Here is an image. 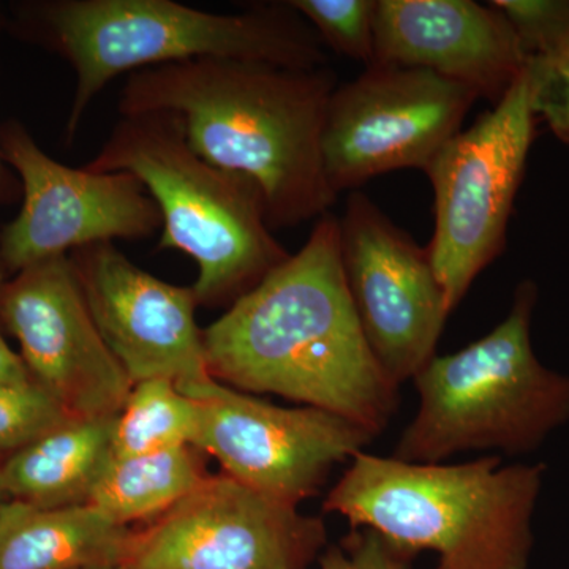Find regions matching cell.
Segmentation results:
<instances>
[{"mask_svg": "<svg viewBox=\"0 0 569 569\" xmlns=\"http://www.w3.org/2000/svg\"><path fill=\"white\" fill-rule=\"evenodd\" d=\"M209 376L350 419L377 437L399 387L367 346L348 293L339 219L325 213L298 253L203 329Z\"/></svg>", "mask_w": 569, "mask_h": 569, "instance_id": "1", "label": "cell"}, {"mask_svg": "<svg viewBox=\"0 0 569 569\" xmlns=\"http://www.w3.org/2000/svg\"><path fill=\"white\" fill-rule=\"evenodd\" d=\"M336 88L328 66L193 59L129 74L119 112L178 114L194 152L260 187L274 231L318 220L336 203L321 159Z\"/></svg>", "mask_w": 569, "mask_h": 569, "instance_id": "2", "label": "cell"}, {"mask_svg": "<svg viewBox=\"0 0 569 569\" xmlns=\"http://www.w3.org/2000/svg\"><path fill=\"white\" fill-rule=\"evenodd\" d=\"M545 471L542 463L501 466L498 456L408 463L362 451L323 509L417 556L432 550L437 569H527Z\"/></svg>", "mask_w": 569, "mask_h": 569, "instance_id": "3", "label": "cell"}, {"mask_svg": "<svg viewBox=\"0 0 569 569\" xmlns=\"http://www.w3.org/2000/svg\"><path fill=\"white\" fill-rule=\"evenodd\" d=\"M31 20L77 74L67 142L96 97L123 73L206 58L328 66L323 41L287 2L220 14L174 0H52L36 7Z\"/></svg>", "mask_w": 569, "mask_h": 569, "instance_id": "4", "label": "cell"}, {"mask_svg": "<svg viewBox=\"0 0 569 569\" xmlns=\"http://www.w3.org/2000/svg\"><path fill=\"white\" fill-rule=\"evenodd\" d=\"M84 168L140 179L162 213L159 249L197 264L198 305H233L290 257L268 224L260 187L194 152L174 112L122 116Z\"/></svg>", "mask_w": 569, "mask_h": 569, "instance_id": "5", "label": "cell"}, {"mask_svg": "<svg viewBox=\"0 0 569 569\" xmlns=\"http://www.w3.org/2000/svg\"><path fill=\"white\" fill-rule=\"evenodd\" d=\"M537 284L516 290L509 316L462 350L433 356L415 376L417 417L392 458L441 463L467 451H535L569 419V378L541 365L531 347Z\"/></svg>", "mask_w": 569, "mask_h": 569, "instance_id": "6", "label": "cell"}, {"mask_svg": "<svg viewBox=\"0 0 569 569\" xmlns=\"http://www.w3.org/2000/svg\"><path fill=\"white\" fill-rule=\"evenodd\" d=\"M537 121L523 70L493 110L455 134L426 168L436 193V233L427 249L451 312L507 246Z\"/></svg>", "mask_w": 569, "mask_h": 569, "instance_id": "7", "label": "cell"}, {"mask_svg": "<svg viewBox=\"0 0 569 569\" xmlns=\"http://www.w3.org/2000/svg\"><path fill=\"white\" fill-rule=\"evenodd\" d=\"M477 100L470 89L430 70L366 67L329 100L321 133L326 181L339 193L389 171H426Z\"/></svg>", "mask_w": 569, "mask_h": 569, "instance_id": "8", "label": "cell"}, {"mask_svg": "<svg viewBox=\"0 0 569 569\" xmlns=\"http://www.w3.org/2000/svg\"><path fill=\"white\" fill-rule=\"evenodd\" d=\"M178 388L200 406L194 448L228 477L291 507L317 496L336 466L376 438L331 411L274 406L212 377Z\"/></svg>", "mask_w": 569, "mask_h": 569, "instance_id": "9", "label": "cell"}, {"mask_svg": "<svg viewBox=\"0 0 569 569\" xmlns=\"http://www.w3.org/2000/svg\"><path fill=\"white\" fill-rule=\"evenodd\" d=\"M348 293L378 366L397 387L436 356L451 310L429 249L355 192L339 219Z\"/></svg>", "mask_w": 569, "mask_h": 569, "instance_id": "10", "label": "cell"}, {"mask_svg": "<svg viewBox=\"0 0 569 569\" xmlns=\"http://www.w3.org/2000/svg\"><path fill=\"white\" fill-rule=\"evenodd\" d=\"M0 152L20 176L24 194L20 213L0 234L7 271L67 257L81 247L137 241L162 230L159 206L133 174L66 167L14 122L0 132Z\"/></svg>", "mask_w": 569, "mask_h": 569, "instance_id": "11", "label": "cell"}, {"mask_svg": "<svg viewBox=\"0 0 569 569\" xmlns=\"http://www.w3.org/2000/svg\"><path fill=\"white\" fill-rule=\"evenodd\" d=\"M326 545L325 522L217 475L140 531L130 569H306Z\"/></svg>", "mask_w": 569, "mask_h": 569, "instance_id": "12", "label": "cell"}, {"mask_svg": "<svg viewBox=\"0 0 569 569\" xmlns=\"http://www.w3.org/2000/svg\"><path fill=\"white\" fill-rule=\"evenodd\" d=\"M0 321L29 376L77 418L118 417L133 383L104 343L67 257L3 283Z\"/></svg>", "mask_w": 569, "mask_h": 569, "instance_id": "13", "label": "cell"}, {"mask_svg": "<svg viewBox=\"0 0 569 569\" xmlns=\"http://www.w3.org/2000/svg\"><path fill=\"white\" fill-rule=\"evenodd\" d=\"M69 260L104 343L133 385L168 378L182 387L211 377L193 287L157 279L112 242L81 247Z\"/></svg>", "mask_w": 569, "mask_h": 569, "instance_id": "14", "label": "cell"}, {"mask_svg": "<svg viewBox=\"0 0 569 569\" xmlns=\"http://www.w3.org/2000/svg\"><path fill=\"white\" fill-rule=\"evenodd\" d=\"M376 61L418 67L497 104L527 56L507 18L473 0H377Z\"/></svg>", "mask_w": 569, "mask_h": 569, "instance_id": "15", "label": "cell"}, {"mask_svg": "<svg viewBox=\"0 0 569 569\" xmlns=\"http://www.w3.org/2000/svg\"><path fill=\"white\" fill-rule=\"evenodd\" d=\"M134 530L92 505L0 508V569H91L126 565Z\"/></svg>", "mask_w": 569, "mask_h": 569, "instance_id": "16", "label": "cell"}, {"mask_svg": "<svg viewBox=\"0 0 569 569\" xmlns=\"http://www.w3.org/2000/svg\"><path fill=\"white\" fill-rule=\"evenodd\" d=\"M114 418H71L0 463L10 500L40 508L89 505L112 459Z\"/></svg>", "mask_w": 569, "mask_h": 569, "instance_id": "17", "label": "cell"}, {"mask_svg": "<svg viewBox=\"0 0 569 569\" xmlns=\"http://www.w3.org/2000/svg\"><path fill=\"white\" fill-rule=\"evenodd\" d=\"M200 449L182 447L132 458H112L89 505L112 522L130 527L170 511L209 478Z\"/></svg>", "mask_w": 569, "mask_h": 569, "instance_id": "18", "label": "cell"}, {"mask_svg": "<svg viewBox=\"0 0 569 569\" xmlns=\"http://www.w3.org/2000/svg\"><path fill=\"white\" fill-rule=\"evenodd\" d=\"M201 427L197 400L168 378H149L130 389L112 426V458L194 447Z\"/></svg>", "mask_w": 569, "mask_h": 569, "instance_id": "19", "label": "cell"}, {"mask_svg": "<svg viewBox=\"0 0 569 569\" xmlns=\"http://www.w3.org/2000/svg\"><path fill=\"white\" fill-rule=\"evenodd\" d=\"M339 54L372 66L376 61L377 0H290L287 2Z\"/></svg>", "mask_w": 569, "mask_h": 569, "instance_id": "20", "label": "cell"}, {"mask_svg": "<svg viewBox=\"0 0 569 569\" xmlns=\"http://www.w3.org/2000/svg\"><path fill=\"white\" fill-rule=\"evenodd\" d=\"M71 418L77 417L36 381L0 383V462Z\"/></svg>", "mask_w": 569, "mask_h": 569, "instance_id": "21", "label": "cell"}, {"mask_svg": "<svg viewBox=\"0 0 569 569\" xmlns=\"http://www.w3.org/2000/svg\"><path fill=\"white\" fill-rule=\"evenodd\" d=\"M526 74L535 114L569 144V29L527 59Z\"/></svg>", "mask_w": 569, "mask_h": 569, "instance_id": "22", "label": "cell"}, {"mask_svg": "<svg viewBox=\"0 0 569 569\" xmlns=\"http://www.w3.org/2000/svg\"><path fill=\"white\" fill-rule=\"evenodd\" d=\"M515 29L527 59L569 29V0H496L490 2Z\"/></svg>", "mask_w": 569, "mask_h": 569, "instance_id": "23", "label": "cell"}, {"mask_svg": "<svg viewBox=\"0 0 569 569\" xmlns=\"http://www.w3.org/2000/svg\"><path fill=\"white\" fill-rule=\"evenodd\" d=\"M417 553L372 529L350 530L320 557L321 569H411Z\"/></svg>", "mask_w": 569, "mask_h": 569, "instance_id": "24", "label": "cell"}, {"mask_svg": "<svg viewBox=\"0 0 569 569\" xmlns=\"http://www.w3.org/2000/svg\"><path fill=\"white\" fill-rule=\"evenodd\" d=\"M6 271V266L0 260V290L6 283V280H3V272ZM29 381L33 380L29 376L20 353L11 350L6 337L0 332V383H29Z\"/></svg>", "mask_w": 569, "mask_h": 569, "instance_id": "25", "label": "cell"}, {"mask_svg": "<svg viewBox=\"0 0 569 569\" xmlns=\"http://www.w3.org/2000/svg\"><path fill=\"white\" fill-rule=\"evenodd\" d=\"M7 500H9V497H7L6 486H3L2 481V473H0V508L3 507V503H6Z\"/></svg>", "mask_w": 569, "mask_h": 569, "instance_id": "26", "label": "cell"}, {"mask_svg": "<svg viewBox=\"0 0 569 569\" xmlns=\"http://www.w3.org/2000/svg\"><path fill=\"white\" fill-rule=\"evenodd\" d=\"M91 569H130L126 567V565H116V567H100V568H91Z\"/></svg>", "mask_w": 569, "mask_h": 569, "instance_id": "27", "label": "cell"}, {"mask_svg": "<svg viewBox=\"0 0 569 569\" xmlns=\"http://www.w3.org/2000/svg\"><path fill=\"white\" fill-rule=\"evenodd\" d=\"M2 152H0V183H2Z\"/></svg>", "mask_w": 569, "mask_h": 569, "instance_id": "28", "label": "cell"}]
</instances>
